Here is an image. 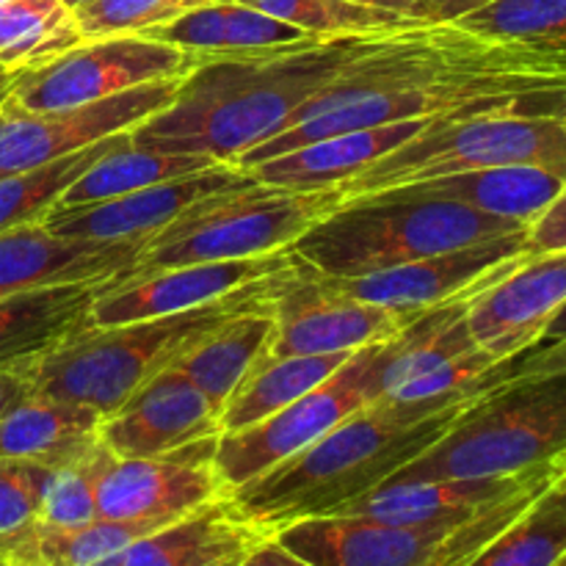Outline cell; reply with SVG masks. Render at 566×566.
Wrapping results in <instances>:
<instances>
[{
    "mask_svg": "<svg viewBox=\"0 0 566 566\" xmlns=\"http://www.w3.org/2000/svg\"><path fill=\"white\" fill-rule=\"evenodd\" d=\"M566 116V64L457 22L376 33L368 48L293 114L285 130L238 158L241 169L318 138L407 119L473 114Z\"/></svg>",
    "mask_w": 566,
    "mask_h": 566,
    "instance_id": "cell-1",
    "label": "cell"
},
{
    "mask_svg": "<svg viewBox=\"0 0 566 566\" xmlns=\"http://www.w3.org/2000/svg\"><path fill=\"white\" fill-rule=\"evenodd\" d=\"M374 36L310 39L254 53L208 55L182 77L164 111L133 127L130 144L210 155L238 166L241 155L285 130L293 114L329 86Z\"/></svg>",
    "mask_w": 566,
    "mask_h": 566,
    "instance_id": "cell-2",
    "label": "cell"
},
{
    "mask_svg": "<svg viewBox=\"0 0 566 566\" xmlns=\"http://www.w3.org/2000/svg\"><path fill=\"white\" fill-rule=\"evenodd\" d=\"M479 396L459 392L429 401L376 398L302 453L232 492V503L269 534L298 520L329 517L346 503L379 490L434 446Z\"/></svg>",
    "mask_w": 566,
    "mask_h": 566,
    "instance_id": "cell-3",
    "label": "cell"
},
{
    "mask_svg": "<svg viewBox=\"0 0 566 566\" xmlns=\"http://www.w3.org/2000/svg\"><path fill=\"white\" fill-rule=\"evenodd\" d=\"M296 265L186 313L116 326H86L70 340L22 363L28 392L53 401L86 403L105 418L144 381L177 365V359L186 357L216 326L274 298Z\"/></svg>",
    "mask_w": 566,
    "mask_h": 566,
    "instance_id": "cell-4",
    "label": "cell"
},
{
    "mask_svg": "<svg viewBox=\"0 0 566 566\" xmlns=\"http://www.w3.org/2000/svg\"><path fill=\"white\" fill-rule=\"evenodd\" d=\"M528 224L448 199L374 193L343 205L293 241V252L324 276H363L473 247Z\"/></svg>",
    "mask_w": 566,
    "mask_h": 566,
    "instance_id": "cell-5",
    "label": "cell"
},
{
    "mask_svg": "<svg viewBox=\"0 0 566 566\" xmlns=\"http://www.w3.org/2000/svg\"><path fill=\"white\" fill-rule=\"evenodd\" d=\"M566 459V370L506 379L457 415L446 434L385 484L503 479Z\"/></svg>",
    "mask_w": 566,
    "mask_h": 566,
    "instance_id": "cell-6",
    "label": "cell"
},
{
    "mask_svg": "<svg viewBox=\"0 0 566 566\" xmlns=\"http://www.w3.org/2000/svg\"><path fill=\"white\" fill-rule=\"evenodd\" d=\"M346 205L340 186L285 188L247 182L199 199L147 238L130 274L193 263L249 260L293 247L296 238Z\"/></svg>",
    "mask_w": 566,
    "mask_h": 566,
    "instance_id": "cell-7",
    "label": "cell"
},
{
    "mask_svg": "<svg viewBox=\"0 0 566 566\" xmlns=\"http://www.w3.org/2000/svg\"><path fill=\"white\" fill-rule=\"evenodd\" d=\"M558 475L562 468L464 517L381 523L332 514L298 520L274 536L313 566H468Z\"/></svg>",
    "mask_w": 566,
    "mask_h": 566,
    "instance_id": "cell-8",
    "label": "cell"
},
{
    "mask_svg": "<svg viewBox=\"0 0 566 566\" xmlns=\"http://www.w3.org/2000/svg\"><path fill=\"white\" fill-rule=\"evenodd\" d=\"M495 166H542L566 177V116L503 111L442 116L337 186L348 205L415 182Z\"/></svg>",
    "mask_w": 566,
    "mask_h": 566,
    "instance_id": "cell-9",
    "label": "cell"
},
{
    "mask_svg": "<svg viewBox=\"0 0 566 566\" xmlns=\"http://www.w3.org/2000/svg\"><path fill=\"white\" fill-rule=\"evenodd\" d=\"M208 55L188 53L138 33L83 39L33 70H20L3 111L48 114L99 103L144 83L188 77Z\"/></svg>",
    "mask_w": 566,
    "mask_h": 566,
    "instance_id": "cell-10",
    "label": "cell"
},
{
    "mask_svg": "<svg viewBox=\"0 0 566 566\" xmlns=\"http://www.w3.org/2000/svg\"><path fill=\"white\" fill-rule=\"evenodd\" d=\"M379 346L354 352L335 376L304 392L280 412L241 431L221 434L216 442L213 468L227 495L252 484L285 459L302 453L343 420L376 401L374 363Z\"/></svg>",
    "mask_w": 566,
    "mask_h": 566,
    "instance_id": "cell-11",
    "label": "cell"
},
{
    "mask_svg": "<svg viewBox=\"0 0 566 566\" xmlns=\"http://www.w3.org/2000/svg\"><path fill=\"white\" fill-rule=\"evenodd\" d=\"M418 315L332 291L318 271L302 260L274 296L276 326L265 357L359 352L398 337Z\"/></svg>",
    "mask_w": 566,
    "mask_h": 566,
    "instance_id": "cell-12",
    "label": "cell"
},
{
    "mask_svg": "<svg viewBox=\"0 0 566 566\" xmlns=\"http://www.w3.org/2000/svg\"><path fill=\"white\" fill-rule=\"evenodd\" d=\"M182 77L144 83L130 92L114 94L99 103L48 114H11L0 119V177L20 175L53 164L64 155L105 142L116 133H130L144 119L164 111L175 99Z\"/></svg>",
    "mask_w": 566,
    "mask_h": 566,
    "instance_id": "cell-13",
    "label": "cell"
},
{
    "mask_svg": "<svg viewBox=\"0 0 566 566\" xmlns=\"http://www.w3.org/2000/svg\"><path fill=\"white\" fill-rule=\"evenodd\" d=\"M219 437L191 442L164 457H114L97 481V517L164 528L193 509L224 497L227 492L213 468Z\"/></svg>",
    "mask_w": 566,
    "mask_h": 566,
    "instance_id": "cell-14",
    "label": "cell"
},
{
    "mask_svg": "<svg viewBox=\"0 0 566 566\" xmlns=\"http://www.w3.org/2000/svg\"><path fill=\"white\" fill-rule=\"evenodd\" d=\"M528 254V230L497 235L473 247L453 249L437 258L418 260V263L398 265V269L374 271L363 276H324L321 280L346 296L359 302L379 304L387 310H407L423 313L442 302L475 293L506 274ZM315 271V269H313Z\"/></svg>",
    "mask_w": 566,
    "mask_h": 566,
    "instance_id": "cell-15",
    "label": "cell"
},
{
    "mask_svg": "<svg viewBox=\"0 0 566 566\" xmlns=\"http://www.w3.org/2000/svg\"><path fill=\"white\" fill-rule=\"evenodd\" d=\"M291 247L280 252L249 260H224V263H193L177 269L153 271V274L114 276L103 285L92 304V326L133 324V321L164 318L202 307L216 298L230 296L249 282L265 280L298 263Z\"/></svg>",
    "mask_w": 566,
    "mask_h": 566,
    "instance_id": "cell-16",
    "label": "cell"
},
{
    "mask_svg": "<svg viewBox=\"0 0 566 566\" xmlns=\"http://www.w3.org/2000/svg\"><path fill=\"white\" fill-rule=\"evenodd\" d=\"M566 304V252L525 254L468 304V329L479 348L509 363L542 340V332Z\"/></svg>",
    "mask_w": 566,
    "mask_h": 566,
    "instance_id": "cell-17",
    "label": "cell"
},
{
    "mask_svg": "<svg viewBox=\"0 0 566 566\" xmlns=\"http://www.w3.org/2000/svg\"><path fill=\"white\" fill-rule=\"evenodd\" d=\"M247 182H254L252 171L232 164H216L210 169L103 199V202L53 208L44 216L42 224L61 238L108 243L147 241L199 199L227 191V188L247 186Z\"/></svg>",
    "mask_w": 566,
    "mask_h": 566,
    "instance_id": "cell-18",
    "label": "cell"
},
{
    "mask_svg": "<svg viewBox=\"0 0 566 566\" xmlns=\"http://www.w3.org/2000/svg\"><path fill=\"white\" fill-rule=\"evenodd\" d=\"M219 434V409L175 365L144 381L99 423V442L116 459L164 457Z\"/></svg>",
    "mask_w": 566,
    "mask_h": 566,
    "instance_id": "cell-19",
    "label": "cell"
},
{
    "mask_svg": "<svg viewBox=\"0 0 566 566\" xmlns=\"http://www.w3.org/2000/svg\"><path fill=\"white\" fill-rule=\"evenodd\" d=\"M147 241H83L53 235L42 221L0 232V298L61 282H105L130 274Z\"/></svg>",
    "mask_w": 566,
    "mask_h": 566,
    "instance_id": "cell-20",
    "label": "cell"
},
{
    "mask_svg": "<svg viewBox=\"0 0 566 566\" xmlns=\"http://www.w3.org/2000/svg\"><path fill=\"white\" fill-rule=\"evenodd\" d=\"M269 531L243 517L224 495L142 536L99 566H241Z\"/></svg>",
    "mask_w": 566,
    "mask_h": 566,
    "instance_id": "cell-21",
    "label": "cell"
},
{
    "mask_svg": "<svg viewBox=\"0 0 566 566\" xmlns=\"http://www.w3.org/2000/svg\"><path fill=\"white\" fill-rule=\"evenodd\" d=\"M434 119H407L392 122V125L363 127V130L337 133V136L318 138L304 147L291 149L285 155L263 160L252 166V177L265 186L285 188H324L337 186L343 180H352L370 164L385 158L387 153L398 149L423 133Z\"/></svg>",
    "mask_w": 566,
    "mask_h": 566,
    "instance_id": "cell-22",
    "label": "cell"
},
{
    "mask_svg": "<svg viewBox=\"0 0 566 566\" xmlns=\"http://www.w3.org/2000/svg\"><path fill=\"white\" fill-rule=\"evenodd\" d=\"M556 468H562V462L542 464V468L525 470V473L517 475H503V479H442L381 484L379 490L346 503L335 514H340V517L381 520V523H423V520L437 517H464V514L479 512V509L523 490L525 484Z\"/></svg>",
    "mask_w": 566,
    "mask_h": 566,
    "instance_id": "cell-23",
    "label": "cell"
},
{
    "mask_svg": "<svg viewBox=\"0 0 566 566\" xmlns=\"http://www.w3.org/2000/svg\"><path fill=\"white\" fill-rule=\"evenodd\" d=\"M105 282H61L0 298V368L39 357L92 326V304Z\"/></svg>",
    "mask_w": 566,
    "mask_h": 566,
    "instance_id": "cell-24",
    "label": "cell"
},
{
    "mask_svg": "<svg viewBox=\"0 0 566 566\" xmlns=\"http://www.w3.org/2000/svg\"><path fill=\"white\" fill-rule=\"evenodd\" d=\"M103 415L86 403L25 396L0 412V459L61 468L99 440Z\"/></svg>",
    "mask_w": 566,
    "mask_h": 566,
    "instance_id": "cell-25",
    "label": "cell"
},
{
    "mask_svg": "<svg viewBox=\"0 0 566 566\" xmlns=\"http://www.w3.org/2000/svg\"><path fill=\"white\" fill-rule=\"evenodd\" d=\"M142 36L202 55L254 53V50L287 48V44L318 39L280 17H271L238 0L197 6L177 20L149 28Z\"/></svg>",
    "mask_w": 566,
    "mask_h": 566,
    "instance_id": "cell-26",
    "label": "cell"
},
{
    "mask_svg": "<svg viewBox=\"0 0 566 566\" xmlns=\"http://www.w3.org/2000/svg\"><path fill=\"white\" fill-rule=\"evenodd\" d=\"M566 188V177L542 166H495V169H475L464 175L437 177V180L415 182L396 188L392 193L426 199H448V202L468 205L481 213L501 216V219L534 224L536 216ZM385 193V191H381Z\"/></svg>",
    "mask_w": 566,
    "mask_h": 566,
    "instance_id": "cell-27",
    "label": "cell"
},
{
    "mask_svg": "<svg viewBox=\"0 0 566 566\" xmlns=\"http://www.w3.org/2000/svg\"><path fill=\"white\" fill-rule=\"evenodd\" d=\"M274 326V298H269L208 332L186 357L177 359L175 368L191 379L221 415L238 385L269 354Z\"/></svg>",
    "mask_w": 566,
    "mask_h": 566,
    "instance_id": "cell-28",
    "label": "cell"
},
{
    "mask_svg": "<svg viewBox=\"0 0 566 566\" xmlns=\"http://www.w3.org/2000/svg\"><path fill=\"white\" fill-rule=\"evenodd\" d=\"M479 293V291H475ZM473 293L423 310L407 329L392 340L381 343L374 363L376 398H387L396 387L462 357L475 348L468 329V304Z\"/></svg>",
    "mask_w": 566,
    "mask_h": 566,
    "instance_id": "cell-29",
    "label": "cell"
},
{
    "mask_svg": "<svg viewBox=\"0 0 566 566\" xmlns=\"http://www.w3.org/2000/svg\"><path fill=\"white\" fill-rule=\"evenodd\" d=\"M352 354L354 352L280 359L263 357L227 401L224 412H221V434L241 431L285 409L287 403L335 376L337 368L352 359Z\"/></svg>",
    "mask_w": 566,
    "mask_h": 566,
    "instance_id": "cell-30",
    "label": "cell"
},
{
    "mask_svg": "<svg viewBox=\"0 0 566 566\" xmlns=\"http://www.w3.org/2000/svg\"><path fill=\"white\" fill-rule=\"evenodd\" d=\"M216 164H221V160L210 158V155L164 153V149L136 147L127 138L119 147L111 149L108 155H103L86 175L77 177L53 208L103 202V199L142 191V188L158 186V182L210 169Z\"/></svg>",
    "mask_w": 566,
    "mask_h": 566,
    "instance_id": "cell-31",
    "label": "cell"
},
{
    "mask_svg": "<svg viewBox=\"0 0 566 566\" xmlns=\"http://www.w3.org/2000/svg\"><path fill=\"white\" fill-rule=\"evenodd\" d=\"M83 42L75 11L61 0H6L0 6V66L33 70Z\"/></svg>",
    "mask_w": 566,
    "mask_h": 566,
    "instance_id": "cell-32",
    "label": "cell"
},
{
    "mask_svg": "<svg viewBox=\"0 0 566 566\" xmlns=\"http://www.w3.org/2000/svg\"><path fill=\"white\" fill-rule=\"evenodd\" d=\"M566 553V475L534 497L468 566H553Z\"/></svg>",
    "mask_w": 566,
    "mask_h": 566,
    "instance_id": "cell-33",
    "label": "cell"
},
{
    "mask_svg": "<svg viewBox=\"0 0 566 566\" xmlns=\"http://www.w3.org/2000/svg\"><path fill=\"white\" fill-rule=\"evenodd\" d=\"M127 138H130V133H116L105 142L64 155L53 164L20 171V175L0 177V232L42 221L77 177L86 175L103 155H108L111 149L119 147Z\"/></svg>",
    "mask_w": 566,
    "mask_h": 566,
    "instance_id": "cell-34",
    "label": "cell"
},
{
    "mask_svg": "<svg viewBox=\"0 0 566 566\" xmlns=\"http://www.w3.org/2000/svg\"><path fill=\"white\" fill-rule=\"evenodd\" d=\"M453 22L566 64V0H490Z\"/></svg>",
    "mask_w": 566,
    "mask_h": 566,
    "instance_id": "cell-35",
    "label": "cell"
},
{
    "mask_svg": "<svg viewBox=\"0 0 566 566\" xmlns=\"http://www.w3.org/2000/svg\"><path fill=\"white\" fill-rule=\"evenodd\" d=\"M238 3L280 17L318 39L368 36V33L401 31V28L423 22L396 14V11L352 3V0H238Z\"/></svg>",
    "mask_w": 566,
    "mask_h": 566,
    "instance_id": "cell-36",
    "label": "cell"
},
{
    "mask_svg": "<svg viewBox=\"0 0 566 566\" xmlns=\"http://www.w3.org/2000/svg\"><path fill=\"white\" fill-rule=\"evenodd\" d=\"M114 453L97 440L83 457L53 468L44 484L36 520L50 528H77L97 520V481Z\"/></svg>",
    "mask_w": 566,
    "mask_h": 566,
    "instance_id": "cell-37",
    "label": "cell"
},
{
    "mask_svg": "<svg viewBox=\"0 0 566 566\" xmlns=\"http://www.w3.org/2000/svg\"><path fill=\"white\" fill-rule=\"evenodd\" d=\"M221 0H92L75 9V22L83 39L116 36V33H138L164 22L177 20L186 11Z\"/></svg>",
    "mask_w": 566,
    "mask_h": 566,
    "instance_id": "cell-38",
    "label": "cell"
},
{
    "mask_svg": "<svg viewBox=\"0 0 566 566\" xmlns=\"http://www.w3.org/2000/svg\"><path fill=\"white\" fill-rule=\"evenodd\" d=\"M48 475L44 464L0 459V539L36 520Z\"/></svg>",
    "mask_w": 566,
    "mask_h": 566,
    "instance_id": "cell-39",
    "label": "cell"
},
{
    "mask_svg": "<svg viewBox=\"0 0 566 566\" xmlns=\"http://www.w3.org/2000/svg\"><path fill=\"white\" fill-rule=\"evenodd\" d=\"M566 252V188L528 227V254Z\"/></svg>",
    "mask_w": 566,
    "mask_h": 566,
    "instance_id": "cell-40",
    "label": "cell"
},
{
    "mask_svg": "<svg viewBox=\"0 0 566 566\" xmlns=\"http://www.w3.org/2000/svg\"><path fill=\"white\" fill-rule=\"evenodd\" d=\"M566 370V340L551 343V346L531 348L523 357L509 359L506 365V379H517V376H536V374H558Z\"/></svg>",
    "mask_w": 566,
    "mask_h": 566,
    "instance_id": "cell-41",
    "label": "cell"
},
{
    "mask_svg": "<svg viewBox=\"0 0 566 566\" xmlns=\"http://www.w3.org/2000/svg\"><path fill=\"white\" fill-rule=\"evenodd\" d=\"M241 566H313V564L298 558L293 551H287V547L271 534L265 536L258 547H252V553L243 558Z\"/></svg>",
    "mask_w": 566,
    "mask_h": 566,
    "instance_id": "cell-42",
    "label": "cell"
},
{
    "mask_svg": "<svg viewBox=\"0 0 566 566\" xmlns=\"http://www.w3.org/2000/svg\"><path fill=\"white\" fill-rule=\"evenodd\" d=\"M352 3H363V6H374V9L396 11V14L412 17V20L442 22L440 17H437V11L431 9L426 0H352Z\"/></svg>",
    "mask_w": 566,
    "mask_h": 566,
    "instance_id": "cell-43",
    "label": "cell"
},
{
    "mask_svg": "<svg viewBox=\"0 0 566 566\" xmlns=\"http://www.w3.org/2000/svg\"><path fill=\"white\" fill-rule=\"evenodd\" d=\"M28 392V376L22 363L11 365V368H0V412H3L9 403H14L17 398Z\"/></svg>",
    "mask_w": 566,
    "mask_h": 566,
    "instance_id": "cell-44",
    "label": "cell"
},
{
    "mask_svg": "<svg viewBox=\"0 0 566 566\" xmlns=\"http://www.w3.org/2000/svg\"><path fill=\"white\" fill-rule=\"evenodd\" d=\"M426 3L437 11V17H440L442 22H453L459 20V17L475 11L479 6L490 3V0H426Z\"/></svg>",
    "mask_w": 566,
    "mask_h": 566,
    "instance_id": "cell-45",
    "label": "cell"
},
{
    "mask_svg": "<svg viewBox=\"0 0 566 566\" xmlns=\"http://www.w3.org/2000/svg\"><path fill=\"white\" fill-rule=\"evenodd\" d=\"M558 340H566V304L562 310H558L556 315H553V321L547 324V329L542 332V340L536 343L534 348L551 346V343H558Z\"/></svg>",
    "mask_w": 566,
    "mask_h": 566,
    "instance_id": "cell-46",
    "label": "cell"
},
{
    "mask_svg": "<svg viewBox=\"0 0 566 566\" xmlns=\"http://www.w3.org/2000/svg\"><path fill=\"white\" fill-rule=\"evenodd\" d=\"M17 75H20L17 70H6V66H0V108H3V103L9 99L11 88H14Z\"/></svg>",
    "mask_w": 566,
    "mask_h": 566,
    "instance_id": "cell-47",
    "label": "cell"
},
{
    "mask_svg": "<svg viewBox=\"0 0 566 566\" xmlns=\"http://www.w3.org/2000/svg\"><path fill=\"white\" fill-rule=\"evenodd\" d=\"M61 3H64V6H70V9L75 11V9H81V6L92 3V0H61Z\"/></svg>",
    "mask_w": 566,
    "mask_h": 566,
    "instance_id": "cell-48",
    "label": "cell"
},
{
    "mask_svg": "<svg viewBox=\"0 0 566 566\" xmlns=\"http://www.w3.org/2000/svg\"><path fill=\"white\" fill-rule=\"evenodd\" d=\"M0 566H11V564H9V558H6L3 553H0Z\"/></svg>",
    "mask_w": 566,
    "mask_h": 566,
    "instance_id": "cell-49",
    "label": "cell"
},
{
    "mask_svg": "<svg viewBox=\"0 0 566 566\" xmlns=\"http://www.w3.org/2000/svg\"><path fill=\"white\" fill-rule=\"evenodd\" d=\"M553 566H566V553H564V556H562V558H558V562H556V564H553Z\"/></svg>",
    "mask_w": 566,
    "mask_h": 566,
    "instance_id": "cell-50",
    "label": "cell"
},
{
    "mask_svg": "<svg viewBox=\"0 0 566 566\" xmlns=\"http://www.w3.org/2000/svg\"><path fill=\"white\" fill-rule=\"evenodd\" d=\"M562 473L566 475V459H564V462H562Z\"/></svg>",
    "mask_w": 566,
    "mask_h": 566,
    "instance_id": "cell-51",
    "label": "cell"
},
{
    "mask_svg": "<svg viewBox=\"0 0 566 566\" xmlns=\"http://www.w3.org/2000/svg\"><path fill=\"white\" fill-rule=\"evenodd\" d=\"M11 566H33V564H11Z\"/></svg>",
    "mask_w": 566,
    "mask_h": 566,
    "instance_id": "cell-52",
    "label": "cell"
},
{
    "mask_svg": "<svg viewBox=\"0 0 566 566\" xmlns=\"http://www.w3.org/2000/svg\"><path fill=\"white\" fill-rule=\"evenodd\" d=\"M0 119H3V108H0Z\"/></svg>",
    "mask_w": 566,
    "mask_h": 566,
    "instance_id": "cell-53",
    "label": "cell"
},
{
    "mask_svg": "<svg viewBox=\"0 0 566 566\" xmlns=\"http://www.w3.org/2000/svg\"><path fill=\"white\" fill-rule=\"evenodd\" d=\"M6 3V0H0V6H3Z\"/></svg>",
    "mask_w": 566,
    "mask_h": 566,
    "instance_id": "cell-54",
    "label": "cell"
}]
</instances>
